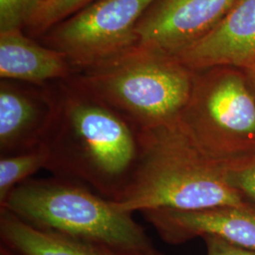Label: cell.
<instances>
[{
	"instance_id": "cell-9",
	"label": "cell",
	"mask_w": 255,
	"mask_h": 255,
	"mask_svg": "<svg viewBox=\"0 0 255 255\" xmlns=\"http://www.w3.org/2000/svg\"><path fill=\"white\" fill-rule=\"evenodd\" d=\"M158 236L169 245L198 237H217L238 246L255 249V211L236 206L197 210L156 209L142 212Z\"/></svg>"
},
{
	"instance_id": "cell-2",
	"label": "cell",
	"mask_w": 255,
	"mask_h": 255,
	"mask_svg": "<svg viewBox=\"0 0 255 255\" xmlns=\"http://www.w3.org/2000/svg\"><path fill=\"white\" fill-rule=\"evenodd\" d=\"M114 204L122 211L197 210L255 205L232 187L225 166L203 154L178 126L141 131V152L126 189Z\"/></svg>"
},
{
	"instance_id": "cell-19",
	"label": "cell",
	"mask_w": 255,
	"mask_h": 255,
	"mask_svg": "<svg viewBox=\"0 0 255 255\" xmlns=\"http://www.w3.org/2000/svg\"><path fill=\"white\" fill-rule=\"evenodd\" d=\"M249 71H250V76H251V78H252V80H253V82H254L255 85V67H254L251 70H249Z\"/></svg>"
},
{
	"instance_id": "cell-8",
	"label": "cell",
	"mask_w": 255,
	"mask_h": 255,
	"mask_svg": "<svg viewBox=\"0 0 255 255\" xmlns=\"http://www.w3.org/2000/svg\"><path fill=\"white\" fill-rule=\"evenodd\" d=\"M57 111L54 82L37 85L1 80L0 156L42 146Z\"/></svg>"
},
{
	"instance_id": "cell-1",
	"label": "cell",
	"mask_w": 255,
	"mask_h": 255,
	"mask_svg": "<svg viewBox=\"0 0 255 255\" xmlns=\"http://www.w3.org/2000/svg\"><path fill=\"white\" fill-rule=\"evenodd\" d=\"M57 111L46 169L115 201L135 172L141 129L74 81L54 82Z\"/></svg>"
},
{
	"instance_id": "cell-10",
	"label": "cell",
	"mask_w": 255,
	"mask_h": 255,
	"mask_svg": "<svg viewBox=\"0 0 255 255\" xmlns=\"http://www.w3.org/2000/svg\"><path fill=\"white\" fill-rule=\"evenodd\" d=\"M173 57L193 71L255 67V0H236L219 24Z\"/></svg>"
},
{
	"instance_id": "cell-15",
	"label": "cell",
	"mask_w": 255,
	"mask_h": 255,
	"mask_svg": "<svg viewBox=\"0 0 255 255\" xmlns=\"http://www.w3.org/2000/svg\"><path fill=\"white\" fill-rule=\"evenodd\" d=\"M47 0H0V31L24 29Z\"/></svg>"
},
{
	"instance_id": "cell-12",
	"label": "cell",
	"mask_w": 255,
	"mask_h": 255,
	"mask_svg": "<svg viewBox=\"0 0 255 255\" xmlns=\"http://www.w3.org/2000/svg\"><path fill=\"white\" fill-rule=\"evenodd\" d=\"M75 74L67 57L36 42L24 29L0 31V78L37 85L70 79Z\"/></svg>"
},
{
	"instance_id": "cell-13",
	"label": "cell",
	"mask_w": 255,
	"mask_h": 255,
	"mask_svg": "<svg viewBox=\"0 0 255 255\" xmlns=\"http://www.w3.org/2000/svg\"><path fill=\"white\" fill-rule=\"evenodd\" d=\"M47 161L48 152L44 144L27 151L0 156V206L19 184L46 168Z\"/></svg>"
},
{
	"instance_id": "cell-6",
	"label": "cell",
	"mask_w": 255,
	"mask_h": 255,
	"mask_svg": "<svg viewBox=\"0 0 255 255\" xmlns=\"http://www.w3.org/2000/svg\"><path fill=\"white\" fill-rule=\"evenodd\" d=\"M155 0H96L38 40L63 52L75 73L106 64L136 47L135 27Z\"/></svg>"
},
{
	"instance_id": "cell-14",
	"label": "cell",
	"mask_w": 255,
	"mask_h": 255,
	"mask_svg": "<svg viewBox=\"0 0 255 255\" xmlns=\"http://www.w3.org/2000/svg\"><path fill=\"white\" fill-rule=\"evenodd\" d=\"M95 1L96 0H47L28 21L24 30L28 36L38 39L55 25Z\"/></svg>"
},
{
	"instance_id": "cell-16",
	"label": "cell",
	"mask_w": 255,
	"mask_h": 255,
	"mask_svg": "<svg viewBox=\"0 0 255 255\" xmlns=\"http://www.w3.org/2000/svg\"><path fill=\"white\" fill-rule=\"evenodd\" d=\"M229 184L255 205V156L225 166Z\"/></svg>"
},
{
	"instance_id": "cell-3",
	"label": "cell",
	"mask_w": 255,
	"mask_h": 255,
	"mask_svg": "<svg viewBox=\"0 0 255 255\" xmlns=\"http://www.w3.org/2000/svg\"><path fill=\"white\" fill-rule=\"evenodd\" d=\"M72 79L146 130L178 121L190 100L195 71L171 56L134 48Z\"/></svg>"
},
{
	"instance_id": "cell-18",
	"label": "cell",
	"mask_w": 255,
	"mask_h": 255,
	"mask_svg": "<svg viewBox=\"0 0 255 255\" xmlns=\"http://www.w3.org/2000/svg\"><path fill=\"white\" fill-rule=\"evenodd\" d=\"M0 255H18L16 253H14L13 251H11L8 247L1 244L0 245Z\"/></svg>"
},
{
	"instance_id": "cell-11",
	"label": "cell",
	"mask_w": 255,
	"mask_h": 255,
	"mask_svg": "<svg viewBox=\"0 0 255 255\" xmlns=\"http://www.w3.org/2000/svg\"><path fill=\"white\" fill-rule=\"evenodd\" d=\"M0 238L18 255H166L152 243L125 246L39 230L5 209L0 210Z\"/></svg>"
},
{
	"instance_id": "cell-5",
	"label": "cell",
	"mask_w": 255,
	"mask_h": 255,
	"mask_svg": "<svg viewBox=\"0 0 255 255\" xmlns=\"http://www.w3.org/2000/svg\"><path fill=\"white\" fill-rule=\"evenodd\" d=\"M201 152L224 166L255 156V85L223 67L195 71L191 97L177 121Z\"/></svg>"
},
{
	"instance_id": "cell-7",
	"label": "cell",
	"mask_w": 255,
	"mask_h": 255,
	"mask_svg": "<svg viewBox=\"0 0 255 255\" xmlns=\"http://www.w3.org/2000/svg\"><path fill=\"white\" fill-rule=\"evenodd\" d=\"M236 0H155L139 20L137 49L174 56L205 36Z\"/></svg>"
},
{
	"instance_id": "cell-17",
	"label": "cell",
	"mask_w": 255,
	"mask_h": 255,
	"mask_svg": "<svg viewBox=\"0 0 255 255\" xmlns=\"http://www.w3.org/2000/svg\"><path fill=\"white\" fill-rule=\"evenodd\" d=\"M202 239L206 255H255V249L235 245L219 237H204Z\"/></svg>"
},
{
	"instance_id": "cell-4",
	"label": "cell",
	"mask_w": 255,
	"mask_h": 255,
	"mask_svg": "<svg viewBox=\"0 0 255 255\" xmlns=\"http://www.w3.org/2000/svg\"><path fill=\"white\" fill-rule=\"evenodd\" d=\"M34 228L125 246L151 244L132 213L119 209L81 182L30 178L10 192L0 210Z\"/></svg>"
}]
</instances>
